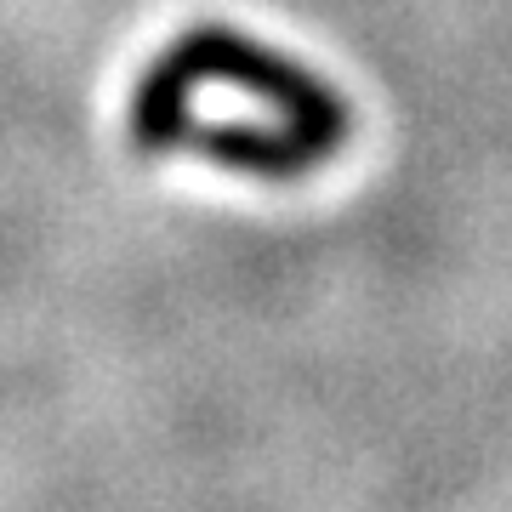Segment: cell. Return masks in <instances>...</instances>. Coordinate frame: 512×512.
Masks as SVG:
<instances>
[{"instance_id":"1","label":"cell","mask_w":512,"mask_h":512,"mask_svg":"<svg viewBox=\"0 0 512 512\" xmlns=\"http://www.w3.org/2000/svg\"><path fill=\"white\" fill-rule=\"evenodd\" d=\"M160 63L171 74H183L188 86L222 80V86H239V92L274 103V109L285 114V126H296L308 143L325 148V154H336V148L353 137L348 97H336L319 74H308L302 63H291V57L268 52L262 40H245V35H234V29H222V23L188 29L183 40H171L160 52Z\"/></svg>"},{"instance_id":"2","label":"cell","mask_w":512,"mask_h":512,"mask_svg":"<svg viewBox=\"0 0 512 512\" xmlns=\"http://www.w3.org/2000/svg\"><path fill=\"white\" fill-rule=\"evenodd\" d=\"M188 148H200L211 165L222 171H245V177H262V183H296L325 165V148L308 143L296 126L268 131V126H188L183 137Z\"/></svg>"},{"instance_id":"3","label":"cell","mask_w":512,"mask_h":512,"mask_svg":"<svg viewBox=\"0 0 512 512\" xmlns=\"http://www.w3.org/2000/svg\"><path fill=\"white\" fill-rule=\"evenodd\" d=\"M188 86L183 74H171L154 57L148 74L137 80V92H131V143L143 148V154H171V148H183L188 126H194V114H188Z\"/></svg>"}]
</instances>
